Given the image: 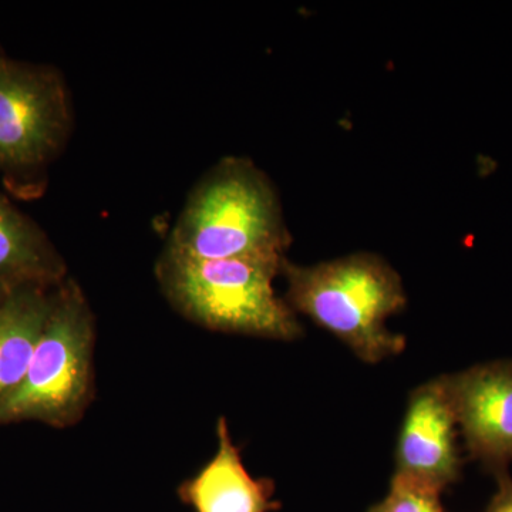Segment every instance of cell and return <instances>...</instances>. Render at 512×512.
I'll return each instance as SVG.
<instances>
[{"mask_svg": "<svg viewBox=\"0 0 512 512\" xmlns=\"http://www.w3.org/2000/svg\"><path fill=\"white\" fill-rule=\"evenodd\" d=\"M443 491L417 478L394 473L389 494L375 505L377 512H446L441 504Z\"/></svg>", "mask_w": 512, "mask_h": 512, "instance_id": "11", "label": "cell"}, {"mask_svg": "<svg viewBox=\"0 0 512 512\" xmlns=\"http://www.w3.org/2000/svg\"><path fill=\"white\" fill-rule=\"evenodd\" d=\"M281 274L289 308L328 330L363 362L377 363L406 348L404 336L386 328L407 298L402 278L382 256L359 252L311 266L285 258Z\"/></svg>", "mask_w": 512, "mask_h": 512, "instance_id": "2", "label": "cell"}, {"mask_svg": "<svg viewBox=\"0 0 512 512\" xmlns=\"http://www.w3.org/2000/svg\"><path fill=\"white\" fill-rule=\"evenodd\" d=\"M12 291V289L5 288V286L0 285V305H2L3 301H5L6 296H8V293Z\"/></svg>", "mask_w": 512, "mask_h": 512, "instance_id": "13", "label": "cell"}, {"mask_svg": "<svg viewBox=\"0 0 512 512\" xmlns=\"http://www.w3.org/2000/svg\"><path fill=\"white\" fill-rule=\"evenodd\" d=\"M64 264L45 232L0 194V285L59 284Z\"/></svg>", "mask_w": 512, "mask_h": 512, "instance_id": "10", "label": "cell"}, {"mask_svg": "<svg viewBox=\"0 0 512 512\" xmlns=\"http://www.w3.org/2000/svg\"><path fill=\"white\" fill-rule=\"evenodd\" d=\"M217 436V454L197 476L178 488L181 501L195 512L278 511L282 504L274 500V481L248 473L241 451L229 434L227 420L218 421Z\"/></svg>", "mask_w": 512, "mask_h": 512, "instance_id": "8", "label": "cell"}, {"mask_svg": "<svg viewBox=\"0 0 512 512\" xmlns=\"http://www.w3.org/2000/svg\"><path fill=\"white\" fill-rule=\"evenodd\" d=\"M289 245L271 178L248 158L227 157L195 185L165 248L198 259L285 258Z\"/></svg>", "mask_w": 512, "mask_h": 512, "instance_id": "1", "label": "cell"}, {"mask_svg": "<svg viewBox=\"0 0 512 512\" xmlns=\"http://www.w3.org/2000/svg\"><path fill=\"white\" fill-rule=\"evenodd\" d=\"M497 478L498 490L494 497L491 498L485 512H512V478L510 473L498 474Z\"/></svg>", "mask_w": 512, "mask_h": 512, "instance_id": "12", "label": "cell"}, {"mask_svg": "<svg viewBox=\"0 0 512 512\" xmlns=\"http://www.w3.org/2000/svg\"><path fill=\"white\" fill-rule=\"evenodd\" d=\"M285 258L198 259L165 248L157 276L175 308L205 328L295 340L301 323L274 288Z\"/></svg>", "mask_w": 512, "mask_h": 512, "instance_id": "3", "label": "cell"}, {"mask_svg": "<svg viewBox=\"0 0 512 512\" xmlns=\"http://www.w3.org/2000/svg\"><path fill=\"white\" fill-rule=\"evenodd\" d=\"M457 419L441 379L410 394L396 450V473L444 491L461 477Z\"/></svg>", "mask_w": 512, "mask_h": 512, "instance_id": "7", "label": "cell"}, {"mask_svg": "<svg viewBox=\"0 0 512 512\" xmlns=\"http://www.w3.org/2000/svg\"><path fill=\"white\" fill-rule=\"evenodd\" d=\"M45 286H19L0 305V402L22 382L35 355L55 296Z\"/></svg>", "mask_w": 512, "mask_h": 512, "instance_id": "9", "label": "cell"}, {"mask_svg": "<svg viewBox=\"0 0 512 512\" xmlns=\"http://www.w3.org/2000/svg\"><path fill=\"white\" fill-rule=\"evenodd\" d=\"M369 512H377V511L375 510V508H372V510H370Z\"/></svg>", "mask_w": 512, "mask_h": 512, "instance_id": "14", "label": "cell"}, {"mask_svg": "<svg viewBox=\"0 0 512 512\" xmlns=\"http://www.w3.org/2000/svg\"><path fill=\"white\" fill-rule=\"evenodd\" d=\"M93 316L74 282L57 289L55 305L19 386L0 402V424L39 420L64 427L80 416L92 386Z\"/></svg>", "mask_w": 512, "mask_h": 512, "instance_id": "4", "label": "cell"}, {"mask_svg": "<svg viewBox=\"0 0 512 512\" xmlns=\"http://www.w3.org/2000/svg\"><path fill=\"white\" fill-rule=\"evenodd\" d=\"M72 124L62 74L0 52V171L8 177L39 173L66 146Z\"/></svg>", "mask_w": 512, "mask_h": 512, "instance_id": "5", "label": "cell"}, {"mask_svg": "<svg viewBox=\"0 0 512 512\" xmlns=\"http://www.w3.org/2000/svg\"><path fill=\"white\" fill-rule=\"evenodd\" d=\"M471 460L498 476L512 464V360L441 376Z\"/></svg>", "mask_w": 512, "mask_h": 512, "instance_id": "6", "label": "cell"}]
</instances>
